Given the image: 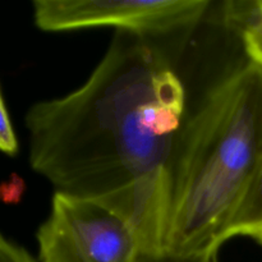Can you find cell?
Listing matches in <instances>:
<instances>
[{
  "mask_svg": "<svg viewBox=\"0 0 262 262\" xmlns=\"http://www.w3.org/2000/svg\"><path fill=\"white\" fill-rule=\"evenodd\" d=\"M38 262H138L132 228L106 205L55 192L36 234Z\"/></svg>",
  "mask_w": 262,
  "mask_h": 262,
  "instance_id": "cell-3",
  "label": "cell"
},
{
  "mask_svg": "<svg viewBox=\"0 0 262 262\" xmlns=\"http://www.w3.org/2000/svg\"><path fill=\"white\" fill-rule=\"evenodd\" d=\"M262 232V159L242 199L220 238V245L234 237H251Z\"/></svg>",
  "mask_w": 262,
  "mask_h": 262,
  "instance_id": "cell-5",
  "label": "cell"
},
{
  "mask_svg": "<svg viewBox=\"0 0 262 262\" xmlns=\"http://www.w3.org/2000/svg\"><path fill=\"white\" fill-rule=\"evenodd\" d=\"M138 262H217L216 255L183 256L170 252L141 253Z\"/></svg>",
  "mask_w": 262,
  "mask_h": 262,
  "instance_id": "cell-8",
  "label": "cell"
},
{
  "mask_svg": "<svg viewBox=\"0 0 262 262\" xmlns=\"http://www.w3.org/2000/svg\"><path fill=\"white\" fill-rule=\"evenodd\" d=\"M0 150L8 156H15L19 150L10 114L5 104L4 94H0Z\"/></svg>",
  "mask_w": 262,
  "mask_h": 262,
  "instance_id": "cell-7",
  "label": "cell"
},
{
  "mask_svg": "<svg viewBox=\"0 0 262 262\" xmlns=\"http://www.w3.org/2000/svg\"><path fill=\"white\" fill-rule=\"evenodd\" d=\"M253 239H256V241H257V242L260 243V245L262 246V232L258 233V234H256L255 237H253Z\"/></svg>",
  "mask_w": 262,
  "mask_h": 262,
  "instance_id": "cell-11",
  "label": "cell"
},
{
  "mask_svg": "<svg viewBox=\"0 0 262 262\" xmlns=\"http://www.w3.org/2000/svg\"><path fill=\"white\" fill-rule=\"evenodd\" d=\"M230 4L228 19L239 28L246 56L262 69V0Z\"/></svg>",
  "mask_w": 262,
  "mask_h": 262,
  "instance_id": "cell-6",
  "label": "cell"
},
{
  "mask_svg": "<svg viewBox=\"0 0 262 262\" xmlns=\"http://www.w3.org/2000/svg\"><path fill=\"white\" fill-rule=\"evenodd\" d=\"M10 186L8 187L7 184H3V199L5 202H18L22 197L23 188H25V183L20 178L17 176H13L10 179Z\"/></svg>",
  "mask_w": 262,
  "mask_h": 262,
  "instance_id": "cell-10",
  "label": "cell"
},
{
  "mask_svg": "<svg viewBox=\"0 0 262 262\" xmlns=\"http://www.w3.org/2000/svg\"><path fill=\"white\" fill-rule=\"evenodd\" d=\"M209 0H35L33 19L46 32L109 26L151 40L192 28Z\"/></svg>",
  "mask_w": 262,
  "mask_h": 262,
  "instance_id": "cell-4",
  "label": "cell"
},
{
  "mask_svg": "<svg viewBox=\"0 0 262 262\" xmlns=\"http://www.w3.org/2000/svg\"><path fill=\"white\" fill-rule=\"evenodd\" d=\"M262 159V69L247 58L184 118L168 163L164 252L217 255Z\"/></svg>",
  "mask_w": 262,
  "mask_h": 262,
  "instance_id": "cell-2",
  "label": "cell"
},
{
  "mask_svg": "<svg viewBox=\"0 0 262 262\" xmlns=\"http://www.w3.org/2000/svg\"><path fill=\"white\" fill-rule=\"evenodd\" d=\"M0 262H38L22 246L5 235L0 237Z\"/></svg>",
  "mask_w": 262,
  "mask_h": 262,
  "instance_id": "cell-9",
  "label": "cell"
},
{
  "mask_svg": "<svg viewBox=\"0 0 262 262\" xmlns=\"http://www.w3.org/2000/svg\"><path fill=\"white\" fill-rule=\"evenodd\" d=\"M186 96L168 58L148 38L117 31L87 81L26 114L28 158L55 192L102 200L168 169L173 138L145 127V109Z\"/></svg>",
  "mask_w": 262,
  "mask_h": 262,
  "instance_id": "cell-1",
  "label": "cell"
}]
</instances>
